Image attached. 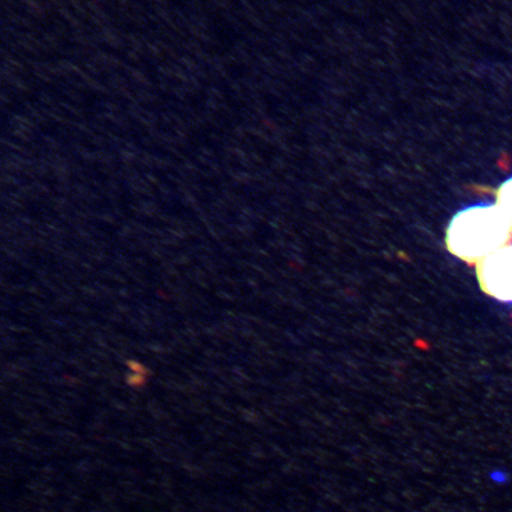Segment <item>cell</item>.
Returning a JSON list of instances; mask_svg holds the SVG:
<instances>
[{
  "label": "cell",
  "mask_w": 512,
  "mask_h": 512,
  "mask_svg": "<svg viewBox=\"0 0 512 512\" xmlns=\"http://www.w3.org/2000/svg\"><path fill=\"white\" fill-rule=\"evenodd\" d=\"M482 290L490 297L512 304V245L499 249L476 265Z\"/></svg>",
  "instance_id": "cell-2"
},
{
  "label": "cell",
  "mask_w": 512,
  "mask_h": 512,
  "mask_svg": "<svg viewBox=\"0 0 512 512\" xmlns=\"http://www.w3.org/2000/svg\"><path fill=\"white\" fill-rule=\"evenodd\" d=\"M512 229L496 203H480L453 217L446 230L448 252L470 265H477L507 246Z\"/></svg>",
  "instance_id": "cell-1"
},
{
  "label": "cell",
  "mask_w": 512,
  "mask_h": 512,
  "mask_svg": "<svg viewBox=\"0 0 512 512\" xmlns=\"http://www.w3.org/2000/svg\"><path fill=\"white\" fill-rule=\"evenodd\" d=\"M496 204L508 220L512 229V177L508 178L496 191Z\"/></svg>",
  "instance_id": "cell-3"
}]
</instances>
